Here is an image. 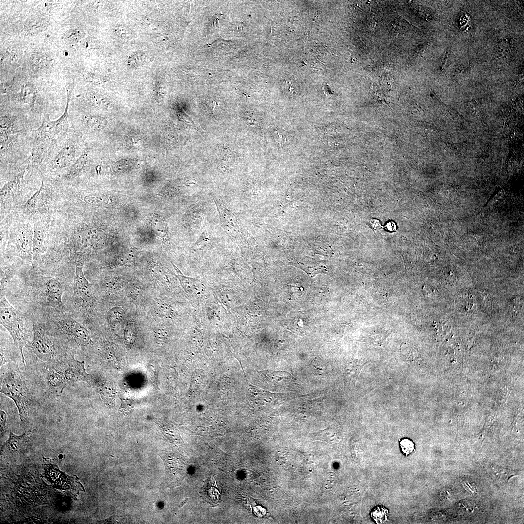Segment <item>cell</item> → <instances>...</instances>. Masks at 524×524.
<instances>
[{"label":"cell","mask_w":524,"mask_h":524,"mask_svg":"<svg viewBox=\"0 0 524 524\" xmlns=\"http://www.w3.org/2000/svg\"><path fill=\"white\" fill-rule=\"evenodd\" d=\"M34 269L18 281L11 282L6 296L9 295L20 302L23 306L22 311L26 312L49 308L67 311L63 295L72 287L73 280L45 275Z\"/></svg>","instance_id":"cell-1"},{"label":"cell","mask_w":524,"mask_h":524,"mask_svg":"<svg viewBox=\"0 0 524 524\" xmlns=\"http://www.w3.org/2000/svg\"><path fill=\"white\" fill-rule=\"evenodd\" d=\"M33 128L26 114L16 108L0 109V172L17 168L29 158Z\"/></svg>","instance_id":"cell-2"},{"label":"cell","mask_w":524,"mask_h":524,"mask_svg":"<svg viewBox=\"0 0 524 524\" xmlns=\"http://www.w3.org/2000/svg\"><path fill=\"white\" fill-rule=\"evenodd\" d=\"M86 146L80 133L71 128L66 137L52 147L40 164V174L47 178L57 179L73 165Z\"/></svg>","instance_id":"cell-3"},{"label":"cell","mask_w":524,"mask_h":524,"mask_svg":"<svg viewBox=\"0 0 524 524\" xmlns=\"http://www.w3.org/2000/svg\"><path fill=\"white\" fill-rule=\"evenodd\" d=\"M63 114L55 120L45 116L37 128L33 130L32 149L29 160L38 168L43 159L56 145L63 140L70 131L69 121V94Z\"/></svg>","instance_id":"cell-4"},{"label":"cell","mask_w":524,"mask_h":524,"mask_svg":"<svg viewBox=\"0 0 524 524\" xmlns=\"http://www.w3.org/2000/svg\"><path fill=\"white\" fill-rule=\"evenodd\" d=\"M0 324L9 332L15 345L19 350L24 364L23 349L30 343L33 331L30 315L15 308L5 296L0 297Z\"/></svg>","instance_id":"cell-5"},{"label":"cell","mask_w":524,"mask_h":524,"mask_svg":"<svg viewBox=\"0 0 524 524\" xmlns=\"http://www.w3.org/2000/svg\"><path fill=\"white\" fill-rule=\"evenodd\" d=\"M42 310L56 334L79 347H86L92 344L89 331L69 312L50 308Z\"/></svg>","instance_id":"cell-6"},{"label":"cell","mask_w":524,"mask_h":524,"mask_svg":"<svg viewBox=\"0 0 524 524\" xmlns=\"http://www.w3.org/2000/svg\"><path fill=\"white\" fill-rule=\"evenodd\" d=\"M72 295L67 311L79 321L94 305L92 286L85 277L82 265H76L72 282Z\"/></svg>","instance_id":"cell-7"},{"label":"cell","mask_w":524,"mask_h":524,"mask_svg":"<svg viewBox=\"0 0 524 524\" xmlns=\"http://www.w3.org/2000/svg\"><path fill=\"white\" fill-rule=\"evenodd\" d=\"M0 392L15 402L21 423L25 424L28 419L29 401L26 386L20 374L13 370L7 371L1 378Z\"/></svg>","instance_id":"cell-8"},{"label":"cell","mask_w":524,"mask_h":524,"mask_svg":"<svg viewBox=\"0 0 524 524\" xmlns=\"http://www.w3.org/2000/svg\"><path fill=\"white\" fill-rule=\"evenodd\" d=\"M6 249L7 256H16L32 264L33 227L20 224L12 230Z\"/></svg>","instance_id":"cell-9"},{"label":"cell","mask_w":524,"mask_h":524,"mask_svg":"<svg viewBox=\"0 0 524 524\" xmlns=\"http://www.w3.org/2000/svg\"><path fill=\"white\" fill-rule=\"evenodd\" d=\"M212 196L216 207L221 226L225 231L232 237H240L242 231L236 215L222 199L213 195Z\"/></svg>","instance_id":"cell-10"},{"label":"cell","mask_w":524,"mask_h":524,"mask_svg":"<svg viewBox=\"0 0 524 524\" xmlns=\"http://www.w3.org/2000/svg\"><path fill=\"white\" fill-rule=\"evenodd\" d=\"M48 247L49 233L47 227L42 222L40 221L36 222L33 226L32 263L33 267H38L42 256L47 252Z\"/></svg>","instance_id":"cell-11"},{"label":"cell","mask_w":524,"mask_h":524,"mask_svg":"<svg viewBox=\"0 0 524 524\" xmlns=\"http://www.w3.org/2000/svg\"><path fill=\"white\" fill-rule=\"evenodd\" d=\"M68 364V366L64 373L65 377L67 381H83L91 385L93 377L86 372L84 361L75 360L72 355L69 356Z\"/></svg>","instance_id":"cell-12"},{"label":"cell","mask_w":524,"mask_h":524,"mask_svg":"<svg viewBox=\"0 0 524 524\" xmlns=\"http://www.w3.org/2000/svg\"><path fill=\"white\" fill-rule=\"evenodd\" d=\"M177 274L174 275L178 279L184 291L189 295L197 296L203 294L204 286L198 277H190L184 275L172 263Z\"/></svg>","instance_id":"cell-13"},{"label":"cell","mask_w":524,"mask_h":524,"mask_svg":"<svg viewBox=\"0 0 524 524\" xmlns=\"http://www.w3.org/2000/svg\"><path fill=\"white\" fill-rule=\"evenodd\" d=\"M17 268L15 264H4L1 262L0 265V297L6 296L10 284L16 275Z\"/></svg>","instance_id":"cell-14"},{"label":"cell","mask_w":524,"mask_h":524,"mask_svg":"<svg viewBox=\"0 0 524 524\" xmlns=\"http://www.w3.org/2000/svg\"><path fill=\"white\" fill-rule=\"evenodd\" d=\"M47 380L49 390L56 395H61L68 384L64 374L56 370H52L49 372Z\"/></svg>","instance_id":"cell-15"},{"label":"cell","mask_w":524,"mask_h":524,"mask_svg":"<svg viewBox=\"0 0 524 524\" xmlns=\"http://www.w3.org/2000/svg\"><path fill=\"white\" fill-rule=\"evenodd\" d=\"M85 100L97 109L108 111L113 106L112 101L104 94L97 91L86 92L84 95Z\"/></svg>","instance_id":"cell-16"},{"label":"cell","mask_w":524,"mask_h":524,"mask_svg":"<svg viewBox=\"0 0 524 524\" xmlns=\"http://www.w3.org/2000/svg\"><path fill=\"white\" fill-rule=\"evenodd\" d=\"M213 478L206 481L201 492L203 497L210 503H217L219 499L220 493L216 487Z\"/></svg>","instance_id":"cell-17"},{"label":"cell","mask_w":524,"mask_h":524,"mask_svg":"<svg viewBox=\"0 0 524 524\" xmlns=\"http://www.w3.org/2000/svg\"><path fill=\"white\" fill-rule=\"evenodd\" d=\"M30 60L32 64L38 69H49L54 64V60L50 56L39 52L32 54Z\"/></svg>","instance_id":"cell-18"},{"label":"cell","mask_w":524,"mask_h":524,"mask_svg":"<svg viewBox=\"0 0 524 524\" xmlns=\"http://www.w3.org/2000/svg\"><path fill=\"white\" fill-rule=\"evenodd\" d=\"M125 311L120 306H115L109 309L106 313V320L111 328H114L120 323L125 316Z\"/></svg>","instance_id":"cell-19"},{"label":"cell","mask_w":524,"mask_h":524,"mask_svg":"<svg viewBox=\"0 0 524 524\" xmlns=\"http://www.w3.org/2000/svg\"><path fill=\"white\" fill-rule=\"evenodd\" d=\"M47 26L45 19L40 17H32L26 22L25 29L30 35H33L42 32Z\"/></svg>","instance_id":"cell-20"},{"label":"cell","mask_w":524,"mask_h":524,"mask_svg":"<svg viewBox=\"0 0 524 524\" xmlns=\"http://www.w3.org/2000/svg\"><path fill=\"white\" fill-rule=\"evenodd\" d=\"M154 310L156 313L161 317L171 318L175 315L174 310L169 304L159 299L154 301Z\"/></svg>","instance_id":"cell-21"},{"label":"cell","mask_w":524,"mask_h":524,"mask_svg":"<svg viewBox=\"0 0 524 524\" xmlns=\"http://www.w3.org/2000/svg\"><path fill=\"white\" fill-rule=\"evenodd\" d=\"M152 272L154 277L161 283L168 285L171 283L173 273L167 268L157 266L153 267Z\"/></svg>","instance_id":"cell-22"},{"label":"cell","mask_w":524,"mask_h":524,"mask_svg":"<svg viewBox=\"0 0 524 524\" xmlns=\"http://www.w3.org/2000/svg\"><path fill=\"white\" fill-rule=\"evenodd\" d=\"M153 229L159 237H165L168 235V229L164 220L159 216L153 218L152 221Z\"/></svg>","instance_id":"cell-23"},{"label":"cell","mask_w":524,"mask_h":524,"mask_svg":"<svg viewBox=\"0 0 524 524\" xmlns=\"http://www.w3.org/2000/svg\"><path fill=\"white\" fill-rule=\"evenodd\" d=\"M371 515L374 520L379 524L383 523L387 520L389 512L385 508L378 506L374 508Z\"/></svg>","instance_id":"cell-24"},{"label":"cell","mask_w":524,"mask_h":524,"mask_svg":"<svg viewBox=\"0 0 524 524\" xmlns=\"http://www.w3.org/2000/svg\"><path fill=\"white\" fill-rule=\"evenodd\" d=\"M267 374L270 380L277 384L287 382L291 377L289 373L285 371H270L267 372Z\"/></svg>","instance_id":"cell-25"},{"label":"cell","mask_w":524,"mask_h":524,"mask_svg":"<svg viewBox=\"0 0 524 524\" xmlns=\"http://www.w3.org/2000/svg\"><path fill=\"white\" fill-rule=\"evenodd\" d=\"M84 200L94 205H102L107 203L108 199L105 195L100 193H92L86 195Z\"/></svg>","instance_id":"cell-26"},{"label":"cell","mask_w":524,"mask_h":524,"mask_svg":"<svg viewBox=\"0 0 524 524\" xmlns=\"http://www.w3.org/2000/svg\"><path fill=\"white\" fill-rule=\"evenodd\" d=\"M98 389L103 399L107 403H111L113 393L110 385L108 383H102L98 386Z\"/></svg>","instance_id":"cell-27"},{"label":"cell","mask_w":524,"mask_h":524,"mask_svg":"<svg viewBox=\"0 0 524 524\" xmlns=\"http://www.w3.org/2000/svg\"><path fill=\"white\" fill-rule=\"evenodd\" d=\"M82 34L80 30L72 29L68 30L65 33V40L69 44L77 43L81 38Z\"/></svg>","instance_id":"cell-28"},{"label":"cell","mask_w":524,"mask_h":524,"mask_svg":"<svg viewBox=\"0 0 524 524\" xmlns=\"http://www.w3.org/2000/svg\"><path fill=\"white\" fill-rule=\"evenodd\" d=\"M127 293L130 298L135 300L141 296L142 290L139 285L134 284L128 286Z\"/></svg>","instance_id":"cell-29"},{"label":"cell","mask_w":524,"mask_h":524,"mask_svg":"<svg viewBox=\"0 0 524 524\" xmlns=\"http://www.w3.org/2000/svg\"><path fill=\"white\" fill-rule=\"evenodd\" d=\"M115 34L120 38L123 39H129L132 37L131 31L124 26H117L115 29Z\"/></svg>","instance_id":"cell-30"},{"label":"cell","mask_w":524,"mask_h":524,"mask_svg":"<svg viewBox=\"0 0 524 524\" xmlns=\"http://www.w3.org/2000/svg\"><path fill=\"white\" fill-rule=\"evenodd\" d=\"M400 445L402 451L406 455L412 452L414 448L413 442L407 438L403 439L401 441Z\"/></svg>","instance_id":"cell-31"},{"label":"cell","mask_w":524,"mask_h":524,"mask_svg":"<svg viewBox=\"0 0 524 524\" xmlns=\"http://www.w3.org/2000/svg\"><path fill=\"white\" fill-rule=\"evenodd\" d=\"M135 328L133 324H130L126 326L124 331V337L126 342L131 344L135 338Z\"/></svg>","instance_id":"cell-32"},{"label":"cell","mask_w":524,"mask_h":524,"mask_svg":"<svg viewBox=\"0 0 524 524\" xmlns=\"http://www.w3.org/2000/svg\"><path fill=\"white\" fill-rule=\"evenodd\" d=\"M210 240V236H209V234L206 231H204L199 236L198 239L192 246V248L193 249L197 248V247L203 245L204 244H206L207 242L209 241Z\"/></svg>","instance_id":"cell-33"},{"label":"cell","mask_w":524,"mask_h":524,"mask_svg":"<svg viewBox=\"0 0 524 524\" xmlns=\"http://www.w3.org/2000/svg\"><path fill=\"white\" fill-rule=\"evenodd\" d=\"M85 79L93 83L98 85H101L104 83V81L100 76L93 74L87 73L85 75Z\"/></svg>","instance_id":"cell-34"},{"label":"cell","mask_w":524,"mask_h":524,"mask_svg":"<svg viewBox=\"0 0 524 524\" xmlns=\"http://www.w3.org/2000/svg\"><path fill=\"white\" fill-rule=\"evenodd\" d=\"M233 294L230 291L227 290L223 291L220 293V298H221L224 303L226 305H230L233 301V297L232 296Z\"/></svg>","instance_id":"cell-35"},{"label":"cell","mask_w":524,"mask_h":524,"mask_svg":"<svg viewBox=\"0 0 524 524\" xmlns=\"http://www.w3.org/2000/svg\"><path fill=\"white\" fill-rule=\"evenodd\" d=\"M450 56V52L449 51L446 52L441 61L442 68L443 69L446 68L447 65L448 66V62L449 61Z\"/></svg>","instance_id":"cell-36"},{"label":"cell","mask_w":524,"mask_h":524,"mask_svg":"<svg viewBox=\"0 0 524 524\" xmlns=\"http://www.w3.org/2000/svg\"><path fill=\"white\" fill-rule=\"evenodd\" d=\"M370 224L372 228L376 230H379L382 227L379 221L376 219H371Z\"/></svg>","instance_id":"cell-37"},{"label":"cell","mask_w":524,"mask_h":524,"mask_svg":"<svg viewBox=\"0 0 524 524\" xmlns=\"http://www.w3.org/2000/svg\"><path fill=\"white\" fill-rule=\"evenodd\" d=\"M384 227L386 230L389 232L395 231L397 228L396 224L393 221L388 222Z\"/></svg>","instance_id":"cell-38"},{"label":"cell","mask_w":524,"mask_h":524,"mask_svg":"<svg viewBox=\"0 0 524 524\" xmlns=\"http://www.w3.org/2000/svg\"><path fill=\"white\" fill-rule=\"evenodd\" d=\"M182 119L187 124H189V125H192V122H191V120L187 116H186H186H183Z\"/></svg>","instance_id":"cell-39"}]
</instances>
